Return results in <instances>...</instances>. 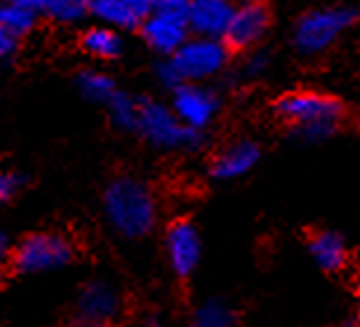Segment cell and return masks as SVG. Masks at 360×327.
Segmentation results:
<instances>
[{
  "instance_id": "603a6c76",
  "label": "cell",
  "mask_w": 360,
  "mask_h": 327,
  "mask_svg": "<svg viewBox=\"0 0 360 327\" xmlns=\"http://www.w3.org/2000/svg\"><path fill=\"white\" fill-rule=\"evenodd\" d=\"M267 63H269V59H267V54H253L250 59L243 63V75L246 77H257L260 72H264V68H267Z\"/></svg>"
},
{
  "instance_id": "ba28073f",
  "label": "cell",
  "mask_w": 360,
  "mask_h": 327,
  "mask_svg": "<svg viewBox=\"0 0 360 327\" xmlns=\"http://www.w3.org/2000/svg\"><path fill=\"white\" fill-rule=\"evenodd\" d=\"M269 24H271V12L264 0H243L241 5L234 7L227 31L222 35V42L229 49L243 52V49L255 47L267 35Z\"/></svg>"
},
{
  "instance_id": "9c48e42d",
  "label": "cell",
  "mask_w": 360,
  "mask_h": 327,
  "mask_svg": "<svg viewBox=\"0 0 360 327\" xmlns=\"http://www.w3.org/2000/svg\"><path fill=\"white\" fill-rule=\"evenodd\" d=\"M122 314V297L108 281H91L77 297V316L84 327H105Z\"/></svg>"
},
{
  "instance_id": "e0dca14e",
  "label": "cell",
  "mask_w": 360,
  "mask_h": 327,
  "mask_svg": "<svg viewBox=\"0 0 360 327\" xmlns=\"http://www.w3.org/2000/svg\"><path fill=\"white\" fill-rule=\"evenodd\" d=\"M190 327H236V314L227 302L208 300L194 311Z\"/></svg>"
},
{
  "instance_id": "30bf717a",
  "label": "cell",
  "mask_w": 360,
  "mask_h": 327,
  "mask_svg": "<svg viewBox=\"0 0 360 327\" xmlns=\"http://www.w3.org/2000/svg\"><path fill=\"white\" fill-rule=\"evenodd\" d=\"M218 96L201 86L197 82H183L174 86V101H171V110L176 113V117L190 129H206L211 124V120L218 113Z\"/></svg>"
},
{
  "instance_id": "8fae6325",
  "label": "cell",
  "mask_w": 360,
  "mask_h": 327,
  "mask_svg": "<svg viewBox=\"0 0 360 327\" xmlns=\"http://www.w3.org/2000/svg\"><path fill=\"white\" fill-rule=\"evenodd\" d=\"M167 255L174 274L180 278L194 274L201 259V238L190 220H176L167 229Z\"/></svg>"
},
{
  "instance_id": "9a60e30c",
  "label": "cell",
  "mask_w": 360,
  "mask_h": 327,
  "mask_svg": "<svg viewBox=\"0 0 360 327\" xmlns=\"http://www.w3.org/2000/svg\"><path fill=\"white\" fill-rule=\"evenodd\" d=\"M309 252L323 271L340 274L349 264V248L337 231L323 229L309 236Z\"/></svg>"
},
{
  "instance_id": "f1b7e54d",
  "label": "cell",
  "mask_w": 360,
  "mask_h": 327,
  "mask_svg": "<svg viewBox=\"0 0 360 327\" xmlns=\"http://www.w3.org/2000/svg\"><path fill=\"white\" fill-rule=\"evenodd\" d=\"M82 327H84V325H82ZM105 327H108V325H105Z\"/></svg>"
},
{
  "instance_id": "52a82bcc",
  "label": "cell",
  "mask_w": 360,
  "mask_h": 327,
  "mask_svg": "<svg viewBox=\"0 0 360 327\" xmlns=\"http://www.w3.org/2000/svg\"><path fill=\"white\" fill-rule=\"evenodd\" d=\"M75 257L73 243L61 234H31L12 255V264L21 274H42L66 267Z\"/></svg>"
},
{
  "instance_id": "4fadbf2b",
  "label": "cell",
  "mask_w": 360,
  "mask_h": 327,
  "mask_svg": "<svg viewBox=\"0 0 360 327\" xmlns=\"http://www.w3.org/2000/svg\"><path fill=\"white\" fill-rule=\"evenodd\" d=\"M164 0H84L87 12L96 14L108 26L136 28L148 17V12Z\"/></svg>"
},
{
  "instance_id": "6da1fadb",
  "label": "cell",
  "mask_w": 360,
  "mask_h": 327,
  "mask_svg": "<svg viewBox=\"0 0 360 327\" xmlns=\"http://www.w3.org/2000/svg\"><path fill=\"white\" fill-rule=\"evenodd\" d=\"M274 110L292 127V134L304 143H321L335 134L344 117V103L340 98L319 91H290L283 94Z\"/></svg>"
},
{
  "instance_id": "5b68a950",
  "label": "cell",
  "mask_w": 360,
  "mask_h": 327,
  "mask_svg": "<svg viewBox=\"0 0 360 327\" xmlns=\"http://www.w3.org/2000/svg\"><path fill=\"white\" fill-rule=\"evenodd\" d=\"M360 19L358 7H326L307 12L295 26V47L302 54H319Z\"/></svg>"
},
{
  "instance_id": "7402d4cb",
  "label": "cell",
  "mask_w": 360,
  "mask_h": 327,
  "mask_svg": "<svg viewBox=\"0 0 360 327\" xmlns=\"http://www.w3.org/2000/svg\"><path fill=\"white\" fill-rule=\"evenodd\" d=\"M19 47V35L0 28V59H10Z\"/></svg>"
},
{
  "instance_id": "2e32d148",
  "label": "cell",
  "mask_w": 360,
  "mask_h": 327,
  "mask_svg": "<svg viewBox=\"0 0 360 327\" xmlns=\"http://www.w3.org/2000/svg\"><path fill=\"white\" fill-rule=\"evenodd\" d=\"M82 49L96 59H115L122 52V38L112 26H96L82 35Z\"/></svg>"
},
{
  "instance_id": "d6986e66",
  "label": "cell",
  "mask_w": 360,
  "mask_h": 327,
  "mask_svg": "<svg viewBox=\"0 0 360 327\" xmlns=\"http://www.w3.org/2000/svg\"><path fill=\"white\" fill-rule=\"evenodd\" d=\"M35 24V12L28 10L24 5H17L12 0H3L0 3V28L10 31L14 35H26Z\"/></svg>"
},
{
  "instance_id": "7c38bea8",
  "label": "cell",
  "mask_w": 360,
  "mask_h": 327,
  "mask_svg": "<svg viewBox=\"0 0 360 327\" xmlns=\"http://www.w3.org/2000/svg\"><path fill=\"white\" fill-rule=\"evenodd\" d=\"M232 0H190L187 5V24L194 35L222 38L234 12Z\"/></svg>"
},
{
  "instance_id": "5bb4252c",
  "label": "cell",
  "mask_w": 360,
  "mask_h": 327,
  "mask_svg": "<svg viewBox=\"0 0 360 327\" xmlns=\"http://www.w3.org/2000/svg\"><path fill=\"white\" fill-rule=\"evenodd\" d=\"M260 162V148L253 141H236L213 159L211 176L218 180H234L246 176Z\"/></svg>"
},
{
  "instance_id": "ffe728a7",
  "label": "cell",
  "mask_w": 360,
  "mask_h": 327,
  "mask_svg": "<svg viewBox=\"0 0 360 327\" xmlns=\"http://www.w3.org/2000/svg\"><path fill=\"white\" fill-rule=\"evenodd\" d=\"M77 84H80V91L84 98L91 101V103H101V105H105L108 98L117 91L112 77L105 75V72H98V70L82 72L80 79H77Z\"/></svg>"
},
{
  "instance_id": "8992f818",
  "label": "cell",
  "mask_w": 360,
  "mask_h": 327,
  "mask_svg": "<svg viewBox=\"0 0 360 327\" xmlns=\"http://www.w3.org/2000/svg\"><path fill=\"white\" fill-rule=\"evenodd\" d=\"M187 5L190 0H164L148 12V17L141 21V33L150 49L171 56L187 40Z\"/></svg>"
},
{
  "instance_id": "cb8c5ba5",
  "label": "cell",
  "mask_w": 360,
  "mask_h": 327,
  "mask_svg": "<svg viewBox=\"0 0 360 327\" xmlns=\"http://www.w3.org/2000/svg\"><path fill=\"white\" fill-rule=\"evenodd\" d=\"M12 3L24 5V7H28V10H33L35 14H38V12H47V7L52 0H12Z\"/></svg>"
},
{
  "instance_id": "d4e9b609",
  "label": "cell",
  "mask_w": 360,
  "mask_h": 327,
  "mask_svg": "<svg viewBox=\"0 0 360 327\" xmlns=\"http://www.w3.org/2000/svg\"><path fill=\"white\" fill-rule=\"evenodd\" d=\"M7 252H10V238H7L5 231L0 229V255L7 257Z\"/></svg>"
},
{
  "instance_id": "484cf974",
  "label": "cell",
  "mask_w": 360,
  "mask_h": 327,
  "mask_svg": "<svg viewBox=\"0 0 360 327\" xmlns=\"http://www.w3.org/2000/svg\"><path fill=\"white\" fill-rule=\"evenodd\" d=\"M3 255H0V286H3V278H5V269H3Z\"/></svg>"
},
{
  "instance_id": "277c9868",
  "label": "cell",
  "mask_w": 360,
  "mask_h": 327,
  "mask_svg": "<svg viewBox=\"0 0 360 327\" xmlns=\"http://www.w3.org/2000/svg\"><path fill=\"white\" fill-rule=\"evenodd\" d=\"M136 131L160 150H194L201 145V131L185 127L171 108L157 101H139Z\"/></svg>"
},
{
  "instance_id": "44dd1931",
  "label": "cell",
  "mask_w": 360,
  "mask_h": 327,
  "mask_svg": "<svg viewBox=\"0 0 360 327\" xmlns=\"http://www.w3.org/2000/svg\"><path fill=\"white\" fill-rule=\"evenodd\" d=\"M19 187H21V178L17 173L0 171V203L10 201L12 196L19 192Z\"/></svg>"
},
{
  "instance_id": "83f0119b",
  "label": "cell",
  "mask_w": 360,
  "mask_h": 327,
  "mask_svg": "<svg viewBox=\"0 0 360 327\" xmlns=\"http://www.w3.org/2000/svg\"><path fill=\"white\" fill-rule=\"evenodd\" d=\"M358 318H360V281H358Z\"/></svg>"
},
{
  "instance_id": "3957f363",
  "label": "cell",
  "mask_w": 360,
  "mask_h": 327,
  "mask_svg": "<svg viewBox=\"0 0 360 327\" xmlns=\"http://www.w3.org/2000/svg\"><path fill=\"white\" fill-rule=\"evenodd\" d=\"M229 59V47L222 42V38H187L183 45L167 61L160 63L157 77L164 86L174 89L183 82H201L208 79L225 68Z\"/></svg>"
},
{
  "instance_id": "ac0fdd59",
  "label": "cell",
  "mask_w": 360,
  "mask_h": 327,
  "mask_svg": "<svg viewBox=\"0 0 360 327\" xmlns=\"http://www.w3.org/2000/svg\"><path fill=\"white\" fill-rule=\"evenodd\" d=\"M108 113L110 120L115 122V127L124 129V131H136V120H139V98L129 96L124 91H115L108 98Z\"/></svg>"
},
{
  "instance_id": "7a4b0ae2",
  "label": "cell",
  "mask_w": 360,
  "mask_h": 327,
  "mask_svg": "<svg viewBox=\"0 0 360 327\" xmlns=\"http://www.w3.org/2000/svg\"><path fill=\"white\" fill-rule=\"evenodd\" d=\"M103 210L108 224L124 238H143L155 227L157 203L146 183L136 178H117L105 187Z\"/></svg>"
},
{
  "instance_id": "4316f807",
  "label": "cell",
  "mask_w": 360,
  "mask_h": 327,
  "mask_svg": "<svg viewBox=\"0 0 360 327\" xmlns=\"http://www.w3.org/2000/svg\"><path fill=\"white\" fill-rule=\"evenodd\" d=\"M148 327H164V325H162L160 321H150V323H148Z\"/></svg>"
}]
</instances>
